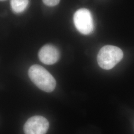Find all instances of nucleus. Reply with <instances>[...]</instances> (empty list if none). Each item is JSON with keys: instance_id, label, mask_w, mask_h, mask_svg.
<instances>
[{"instance_id": "f257e3e1", "label": "nucleus", "mask_w": 134, "mask_h": 134, "mask_svg": "<svg viewBox=\"0 0 134 134\" xmlns=\"http://www.w3.org/2000/svg\"><path fill=\"white\" fill-rule=\"evenodd\" d=\"M28 74L31 81L42 91L51 92L55 88L56 82L55 79L43 67L34 65L29 69Z\"/></svg>"}, {"instance_id": "f03ea898", "label": "nucleus", "mask_w": 134, "mask_h": 134, "mask_svg": "<svg viewBox=\"0 0 134 134\" xmlns=\"http://www.w3.org/2000/svg\"><path fill=\"white\" fill-rule=\"evenodd\" d=\"M123 57V52L120 48L113 45H106L99 50L97 61L102 69L110 70L120 62Z\"/></svg>"}, {"instance_id": "7ed1b4c3", "label": "nucleus", "mask_w": 134, "mask_h": 134, "mask_svg": "<svg viewBox=\"0 0 134 134\" xmlns=\"http://www.w3.org/2000/svg\"><path fill=\"white\" fill-rule=\"evenodd\" d=\"M76 28L81 34L88 35L92 32L94 23L90 11L85 8L77 10L74 15Z\"/></svg>"}, {"instance_id": "20e7f679", "label": "nucleus", "mask_w": 134, "mask_h": 134, "mask_svg": "<svg viewBox=\"0 0 134 134\" xmlns=\"http://www.w3.org/2000/svg\"><path fill=\"white\" fill-rule=\"evenodd\" d=\"M49 126L48 120L41 116L30 118L24 126L25 134H45Z\"/></svg>"}, {"instance_id": "39448f33", "label": "nucleus", "mask_w": 134, "mask_h": 134, "mask_svg": "<svg viewBox=\"0 0 134 134\" xmlns=\"http://www.w3.org/2000/svg\"><path fill=\"white\" fill-rule=\"evenodd\" d=\"M60 57L59 49L52 44H46L43 46L39 51V60L43 64L51 65L56 63Z\"/></svg>"}, {"instance_id": "423d86ee", "label": "nucleus", "mask_w": 134, "mask_h": 134, "mask_svg": "<svg viewBox=\"0 0 134 134\" xmlns=\"http://www.w3.org/2000/svg\"><path fill=\"white\" fill-rule=\"evenodd\" d=\"M29 2V0H11L12 9L15 13H22L27 8Z\"/></svg>"}, {"instance_id": "0eeeda50", "label": "nucleus", "mask_w": 134, "mask_h": 134, "mask_svg": "<svg viewBox=\"0 0 134 134\" xmlns=\"http://www.w3.org/2000/svg\"><path fill=\"white\" fill-rule=\"evenodd\" d=\"M43 3L49 7H54L59 3L60 0H42Z\"/></svg>"}]
</instances>
